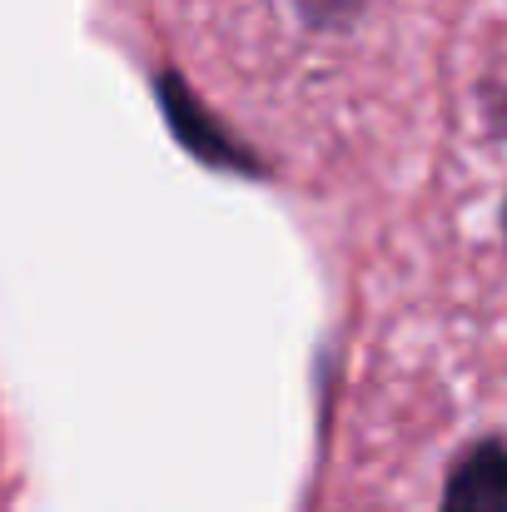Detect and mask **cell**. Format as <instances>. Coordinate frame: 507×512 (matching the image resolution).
Here are the masks:
<instances>
[{
	"label": "cell",
	"mask_w": 507,
	"mask_h": 512,
	"mask_svg": "<svg viewBox=\"0 0 507 512\" xmlns=\"http://www.w3.org/2000/svg\"><path fill=\"white\" fill-rule=\"evenodd\" d=\"M443 512H507V448L488 443L468 453L448 478Z\"/></svg>",
	"instance_id": "6da1fadb"
}]
</instances>
